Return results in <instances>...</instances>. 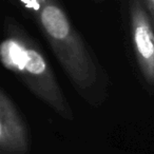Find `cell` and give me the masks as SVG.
Returning <instances> with one entry per match:
<instances>
[{
    "label": "cell",
    "mask_w": 154,
    "mask_h": 154,
    "mask_svg": "<svg viewBox=\"0 0 154 154\" xmlns=\"http://www.w3.org/2000/svg\"><path fill=\"white\" fill-rule=\"evenodd\" d=\"M14 5L36 22L77 94L90 106H100L108 95V75L62 5L54 0Z\"/></svg>",
    "instance_id": "obj_1"
},
{
    "label": "cell",
    "mask_w": 154,
    "mask_h": 154,
    "mask_svg": "<svg viewBox=\"0 0 154 154\" xmlns=\"http://www.w3.org/2000/svg\"><path fill=\"white\" fill-rule=\"evenodd\" d=\"M0 63L56 114L69 122L74 120L72 107L45 54L21 24L10 16L3 24Z\"/></svg>",
    "instance_id": "obj_2"
},
{
    "label": "cell",
    "mask_w": 154,
    "mask_h": 154,
    "mask_svg": "<svg viewBox=\"0 0 154 154\" xmlns=\"http://www.w3.org/2000/svg\"><path fill=\"white\" fill-rule=\"evenodd\" d=\"M129 22L137 66L145 82L154 87V26L143 1L129 3Z\"/></svg>",
    "instance_id": "obj_3"
},
{
    "label": "cell",
    "mask_w": 154,
    "mask_h": 154,
    "mask_svg": "<svg viewBox=\"0 0 154 154\" xmlns=\"http://www.w3.org/2000/svg\"><path fill=\"white\" fill-rule=\"evenodd\" d=\"M30 133L26 120L0 88V154H29Z\"/></svg>",
    "instance_id": "obj_4"
}]
</instances>
